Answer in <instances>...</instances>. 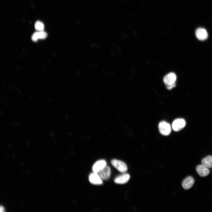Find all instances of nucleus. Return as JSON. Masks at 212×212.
Listing matches in <instances>:
<instances>
[{
  "mask_svg": "<svg viewBox=\"0 0 212 212\" xmlns=\"http://www.w3.org/2000/svg\"><path fill=\"white\" fill-rule=\"evenodd\" d=\"M111 163L112 165L121 173H124L127 171V167L126 164L123 161L113 159L111 160Z\"/></svg>",
  "mask_w": 212,
  "mask_h": 212,
  "instance_id": "nucleus-1",
  "label": "nucleus"
},
{
  "mask_svg": "<svg viewBox=\"0 0 212 212\" xmlns=\"http://www.w3.org/2000/svg\"><path fill=\"white\" fill-rule=\"evenodd\" d=\"M158 129L160 132L163 135L167 136L169 135L171 131V127L170 125L165 121H162L159 123Z\"/></svg>",
  "mask_w": 212,
  "mask_h": 212,
  "instance_id": "nucleus-2",
  "label": "nucleus"
},
{
  "mask_svg": "<svg viewBox=\"0 0 212 212\" xmlns=\"http://www.w3.org/2000/svg\"><path fill=\"white\" fill-rule=\"evenodd\" d=\"M186 122L185 120L181 118H177L174 120L172 124V128L175 131H179L185 126Z\"/></svg>",
  "mask_w": 212,
  "mask_h": 212,
  "instance_id": "nucleus-3",
  "label": "nucleus"
},
{
  "mask_svg": "<svg viewBox=\"0 0 212 212\" xmlns=\"http://www.w3.org/2000/svg\"><path fill=\"white\" fill-rule=\"evenodd\" d=\"M176 80V74L174 73L171 72L165 76L163 80L164 83L167 87L175 85Z\"/></svg>",
  "mask_w": 212,
  "mask_h": 212,
  "instance_id": "nucleus-4",
  "label": "nucleus"
},
{
  "mask_svg": "<svg viewBox=\"0 0 212 212\" xmlns=\"http://www.w3.org/2000/svg\"><path fill=\"white\" fill-rule=\"evenodd\" d=\"M90 183L94 185H101L103 183L102 179L97 173L94 172L91 173L88 177Z\"/></svg>",
  "mask_w": 212,
  "mask_h": 212,
  "instance_id": "nucleus-5",
  "label": "nucleus"
},
{
  "mask_svg": "<svg viewBox=\"0 0 212 212\" xmlns=\"http://www.w3.org/2000/svg\"><path fill=\"white\" fill-rule=\"evenodd\" d=\"M107 163L105 160H100L96 161L92 167V170L94 172L98 173L106 166Z\"/></svg>",
  "mask_w": 212,
  "mask_h": 212,
  "instance_id": "nucleus-6",
  "label": "nucleus"
},
{
  "mask_svg": "<svg viewBox=\"0 0 212 212\" xmlns=\"http://www.w3.org/2000/svg\"><path fill=\"white\" fill-rule=\"evenodd\" d=\"M97 173L102 180H108L110 176V168L109 166L106 165Z\"/></svg>",
  "mask_w": 212,
  "mask_h": 212,
  "instance_id": "nucleus-7",
  "label": "nucleus"
},
{
  "mask_svg": "<svg viewBox=\"0 0 212 212\" xmlns=\"http://www.w3.org/2000/svg\"><path fill=\"white\" fill-rule=\"evenodd\" d=\"M130 178V175L127 173L123 174L117 176L114 179V182L117 184H123L126 183Z\"/></svg>",
  "mask_w": 212,
  "mask_h": 212,
  "instance_id": "nucleus-8",
  "label": "nucleus"
},
{
  "mask_svg": "<svg viewBox=\"0 0 212 212\" xmlns=\"http://www.w3.org/2000/svg\"><path fill=\"white\" fill-rule=\"evenodd\" d=\"M196 170L201 177H205L210 173V170L208 168L202 164L197 165L196 168Z\"/></svg>",
  "mask_w": 212,
  "mask_h": 212,
  "instance_id": "nucleus-9",
  "label": "nucleus"
},
{
  "mask_svg": "<svg viewBox=\"0 0 212 212\" xmlns=\"http://www.w3.org/2000/svg\"><path fill=\"white\" fill-rule=\"evenodd\" d=\"M195 34L197 38L200 40H205L208 38L207 32L204 28H200L197 29L196 31Z\"/></svg>",
  "mask_w": 212,
  "mask_h": 212,
  "instance_id": "nucleus-10",
  "label": "nucleus"
},
{
  "mask_svg": "<svg viewBox=\"0 0 212 212\" xmlns=\"http://www.w3.org/2000/svg\"><path fill=\"white\" fill-rule=\"evenodd\" d=\"M194 183V180L191 176H188L186 178L183 180L182 185L183 187L186 190L191 188Z\"/></svg>",
  "mask_w": 212,
  "mask_h": 212,
  "instance_id": "nucleus-11",
  "label": "nucleus"
},
{
  "mask_svg": "<svg viewBox=\"0 0 212 212\" xmlns=\"http://www.w3.org/2000/svg\"><path fill=\"white\" fill-rule=\"evenodd\" d=\"M46 32L43 31L37 32L33 34L31 37L32 40L34 42H36L39 39H44L47 37Z\"/></svg>",
  "mask_w": 212,
  "mask_h": 212,
  "instance_id": "nucleus-12",
  "label": "nucleus"
},
{
  "mask_svg": "<svg viewBox=\"0 0 212 212\" xmlns=\"http://www.w3.org/2000/svg\"><path fill=\"white\" fill-rule=\"evenodd\" d=\"M201 163L208 168H212V156L208 155L201 160Z\"/></svg>",
  "mask_w": 212,
  "mask_h": 212,
  "instance_id": "nucleus-13",
  "label": "nucleus"
},
{
  "mask_svg": "<svg viewBox=\"0 0 212 212\" xmlns=\"http://www.w3.org/2000/svg\"><path fill=\"white\" fill-rule=\"evenodd\" d=\"M35 29L38 31H43L44 29V25L43 23L39 21L36 22L34 25Z\"/></svg>",
  "mask_w": 212,
  "mask_h": 212,
  "instance_id": "nucleus-14",
  "label": "nucleus"
},
{
  "mask_svg": "<svg viewBox=\"0 0 212 212\" xmlns=\"http://www.w3.org/2000/svg\"><path fill=\"white\" fill-rule=\"evenodd\" d=\"M0 211L1 212H4L5 210L3 206H1L0 207Z\"/></svg>",
  "mask_w": 212,
  "mask_h": 212,
  "instance_id": "nucleus-15",
  "label": "nucleus"
}]
</instances>
